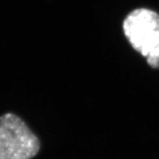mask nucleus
<instances>
[{
  "label": "nucleus",
  "mask_w": 159,
  "mask_h": 159,
  "mask_svg": "<svg viewBox=\"0 0 159 159\" xmlns=\"http://www.w3.org/2000/svg\"><path fill=\"white\" fill-rule=\"evenodd\" d=\"M125 37L133 48L159 69V14L146 8L130 12L123 23Z\"/></svg>",
  "instance_id": "nucleus-1"
},
{
  "label": "nucleus",
  "mask_w": 159,
  "mask_h": 159,
  "mask_svg": "<svg viewBox=\"0 0 159 159\" xmlns=\"http://www.w3.org/2000/svg\"><path fill=\"white\" fill-rule=\"evenodd\" d=\"M39 148L37 137L22 119L11 113L0 117V159H31Z\"/></svg>",
  "instance_id": "nucleus-2"
}]
</instances>
